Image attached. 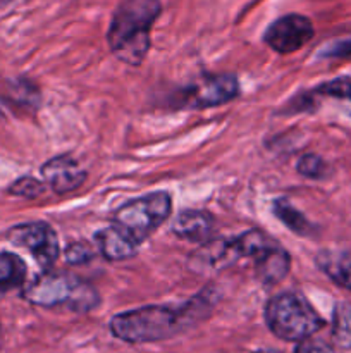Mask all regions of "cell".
I'll return each mask as SVG.
<instances>
[{"label": "cell", "mask_w": 351, "mask_h": 353, "mask_svg": "<svg viewBox=\"0 0 351 353\" xmlns=\"http://www.w3.org/2000/svg\"><path fill=\"white\" fill-rule=\"evenodd\" d=\"M265 323L277 338L303 341L323 327V319L308 300L295 292L272 296L265 307Z\"/></svg>", "instance_id": "4"}, {"label": "cell", "mask_w": 351, "mask_h": 353, "mask_svg": "<svg viewBox=\"0 0 351 353\" xmlns=\"http://www.w3.org/2000/svg\"><path fill=\"white\" fill-rule=\"evenodd\" d=\"M313 33L315 30L308 17L301 14H288L267 28L264 41L279 54H292L305 47L313 38Z\"/></svg>", "instance_id": "8"}, {"label": "cell", "mask_w": 351, "mask_h": 353, "mask_svg": "<svg viewBox=\"0 0 351 353\" xmlns=\"http://www.w3.org/2000/svg\"><path fill=\"white\" fill-rule=\"evenodd\" d=\"M322 57H350L351 55V34L341 40L330 41L320 50Z\"/></svg>", "instance_id": "22"}, {"label": "cell", "mask_w": 351, "mask_h": 353, "mask_svg": "<svg viewBox=\"0 0 351 353\" xmlns=\"http://www.w3.org/2000/svg\"><path fill=\"white\" fill-rule=\"evenodd\" d=\"M295 353H334V350L330 345L326 343V341L313 340V338L310 336L306 338V340L299 341Z\"/></svg>", "instance_id": "23"}, {"label": "cell", "mask_w": 351, "mask_h": 353, "mask_svg": "<svg viewBox=\"0 0 351 353\" xmlns=\"http://www.w3.org/2000/svg\"><path fill=\"white\" fill-rule=\"evenodd\" d=\"M317 265L337 286L351 292V252L322 250L317 255Z\"/></svg>", "instance_id": "14"}, {"label": "cell", "mask_w": 351, "mask_h": 353, "mask_svg": "<svg viewBox=\"0 0 351 353\" xmlns=\"http://www.w3.org/2000/svg\"><path fill=\"white\" fill-rule=\"evenodd\" d=\"M241 254L237 248L236 238L231 240H209L205 241L198 252L191 257V268L195 271H205V269H222L240 261Z\"/></svg>", "instance_id": "10"}, {"label": "cell", "mask_w": 351, "mask_h": 353, "mask_svg": "<svg viewBox=\"0 0 351 353\" xmlns=\"http://www.w3.org/2000/svg\"><path fill=\"white\" fill-rule=\"evenodd\" d=\"M272 210H274L275 217L284 226H288L295 234H299V236H313V233H315V226L298 209H295L291 205V202H288V200H275L274 205H272Z\"/></svg>", "instance_id": "16"}, {"label": "cell", "mask_w": 351, "mask_h": 353, "mask_svg": "<svg viewBox=\"0 0 351 353\" xmlns=\"http://www.w3.org/2000/svg\"><path fill=\"white\" fill-rule=\"evenodd\" d=\"M24 300L45 309L65 307L74 312L85 314L96 309L100 295L95 286L67 272L45 271L28 283L23 290Z\"/></svg>", "instance_id": "3"}, {"label": "cell", "mask_w": 351, "mask_h": 353, "mask_svg": "<svg viewBox=\"0 0 351 353\" xmlns=\"http://www.w3.org/2000/svg\"><path fill=\"white\" fill-rule=\"evenodd\" d=\"M64 257L71 265L88 264L89 261L95 259V250L86 243H71L65 247Z\"/></svg>", "instance_id": "21"}, {"label": "cell", "mask_w": 351, "mask_h": 353, "mask_svg": "<svg viewBox=\"0 0 351 353\" xmlns=\"http://www.w3.org/2000/svg\"><path fill=\"white\" fill-rule=\"evenodd\" d=\"M296 169H298L299 174L310 179H323L329 174V165H327V162L315 154H306L303 157H299Z\"/></svg>", "instance_id": "18"}, {"label": "cell", "mask_w": 351, "mask_h": 353, "mask_svg": "<svg viewBox=\"0 0 351 353\" xmlns=\"http://www.w3.org/2000/svg\"><path fill=\"white\" fill-rule=\"evenodd\" d=\"M28 268L23 259L10 252H0V292H10L26 281Z\"/></svg>", "instance_id": "15"}, {"label": "cell", "mask_w": 351, "mask_h": 353, "mask_svg": "<svg viewBox=\"0 0 351 353\" xmlns=\"http://www.w3.org/2000/svg\"><path fill=\"white\" fill-rule=\"evenodd\" d=\"M255 269H257V278L264 285H277L288 276L291 269V259L284 248L279 247L275 241L264 248L260 254L253 257Z\"/></svg>", "instance_id": "13"}, {"label": "cell", "mask_w": 351, "mask_h": 353, "mask_svg": "<svg viewBox=\"0 0 351 353\" xmlns=\"http://www.w3.org/2000/svg\"><path fill=\"white\" fill-rule=\"evenodd\" d=\"M312 95H327V97H336V99L351 100V81L346 78L334 79V81L323 83L319 88L312 90Z\"/></svg>", "instance_id": "20"}, {"label": "cell", "mask_w": 351, "mask_h": 353, "mask_svg": "<svg viewBox=\"0 0 351 353\" xmlns=\"http://www.w3.org/2000/svg\"><path fill=\"white\" fill-rule=\"evenodd\" d=\"M7 238L16 247L30 252L43 271H48L57 262L58 254H61L57 233L50 224L43 223V221L17 224V226L10 228Z\"/></svg>", "instance_id": "6"}, {"label": "cell", "mask_w": 351, "mask_h": 353, "mask_svg": "<svg viewBox=\"0 0 351 353\" xmlns=\"http://www.w3.org/2000/svg\"><path fill=\"white\" fill-rule=\"evenodd\" d=\"M240 83L233 74H212L196 79L181 92V103L189 109H210L236 99Z\"/></svg>", "instance_id": "7"}, {"label": "cell", "mask_w": 351, "mask_h": 353, "mask_svg": "<svg viewBox=\"0 0 351 353\" xmlns=\"http://www.w3.org/2000/svg\"><path fill=\"white\" fill-rule=\"evenodd\" d=\"M95 243L100 254L107 261L112 262L127 261V259L134 257L138 254V247H140V241L134 240L129 233L120 230L116 224L105 228V230H100L95 234Z\"/></svg>", "instance_id": "12"}, {"label": "cell", "mask_w": 351, "mask_h": 353, "mask_svg": "<svg viewBox=\"0 0 351 353\" xmlns=\"http://www.w3.org/2000/svg\"><path fill=\"white\" fill-rule=\"evenodd\" d=\"M171 212V195L167 192H153L119 207L114 214L112 224L119 226L141 243L167 221Z\"/></svg>", "instance_id": "5"}, {"label": "cell", "mask_w": 351, "mask_h": 353, "mask_svg": "<svg viewBox=\"0 0 351 353\" xmlns=\"http://www.w3.org/2000/svg\"><path fill=\"white\" fill-rule=\"evenodd\" d=\"M215 299L202 292L181 305H147L117 314L110 321V331L126 343H155L169 340L205 321Z\"/></svg>", "instance_id": "1"}, {"label": "cell", "mask_w": 351, "mask_h": 353, "mask_svg": "<svg viewBox=\"0 0 351 353\" xmlns=\"http://www.w3.org/2000/svg\"><path fill=\"white\" fill-rule=\"evenodd\" d=\"M255 353H279V352H274V350H258V352H255Z\"/></svg>", "instance_id": "24"}, {"label": "cell", "mask_w": 351, "mask_h": 353, "mask_svg": "<svg viewBox=\"0 0 351 353\" xmlns=\"http://www.w3.org/2000/svg\"><path fill=\"white\" fill-rule=\"evenodd\" d=\"M213 230H215V219L206 210H182L172 224V233L176 236L186 241H195V243L209 241Z\"/></svg>", "instance_id": "11"}, {"label": "cell", "mask_w": 351, "mask_h": 353, "mask_svg": "<svg viewBox=\"0 0 351 353\" xmlns=\"http://www.w3.org/2000/svg\"><path fill=\"white\" fill-rule=\"evenodd\" d=\"M160 0H124L114 12L107 43L119 61L140 65L150 50L153 23L160 16Z\"/></svg>", "instance_id": "2"}, {"label": "cell", "mask_w": 351, "mask_h": 353, "mask_svg": "<svg viewBox=\"0 0 351 353\" xmlns=\"http://www.w3.org/2000/svg\"><path fill=\"white\" fill-rule=\"evenodd\" d=\"M41 176L45 183L58 195L74 192L86 181V171L76 159L69 155H58L45 162L41 168Z\"/></svg>", "instance_id": "9"}, {"label": "cell", "mask_w": 351, "mask_h": 353, "mask_svg": "<svg viewBox=\"0 0 351 353\" xmlns=\"http://www.w3.org/2000/svg\"><path fill=\"white\" fill-rule=\"evenodd\" d=\"M332 336L343 348H351V303L341 302L334 309Z\"/></svg>", "instance_id": "17"}, {"label": "cell", "mask_w": 351, "mask_h": 353, "mask_svg": "<svg viewBox=\"0 0 351 353\" xmlns=\"http://www.w3.org/2000/svg\"><path fill=\"white\" fill-rule=\"evenodd\" d=\"M9 193L14 196H21V199L34 200L38 196H41L45 193V185L41 181H38L36 178H31V176H23L17 181H14L9 186Z\"/></svg>", "instance_id": "19"}]
</instances>
